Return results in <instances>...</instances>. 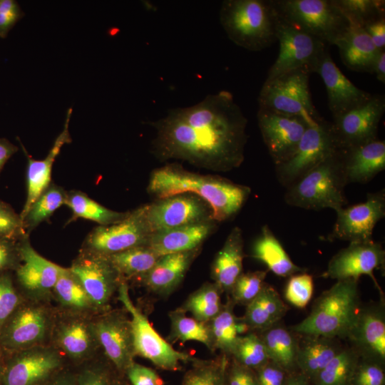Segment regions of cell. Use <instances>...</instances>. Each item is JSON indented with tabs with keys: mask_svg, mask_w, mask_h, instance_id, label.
<instances>
[{
	"mask_svg": "<svg viewBox=\"0 0 385 385\" xmlns=\"http://www.w3.org/2000/svg\"><path fill=\"white\" fill-rule=\"evenodd\" d=\"M247 123L232 94L220 91L194 106L170 109L165 117L151 122L156 130L152 151L162 160L180 159L229 171L244 160Z\"/></svg>",
	"mask_w": 385,
	"mask_h": 385,
	"instance_id": "6da1fadb",
	"label": "cell"
},
{
	"mask_svg": "<svg viewBox=\"0 0 385 385\" xmlns=\"http://www.w3.org/2000/svg\"><path fill=\"white\" fill-rule=\"evenodd\" d=\"M147 190L157 200L183 193L197 195L209 205L215 221H224L237 214L251 191L247 186L190 172L175 164L154 170Z\"/></svg>",
	"mask_w": 385,
	"mask_h": 385,
	"instance_id": "7a4b0ae2",
	"label": "cell"
},
{
	"mask_svg": "<svg viewBox=\"0 0 385 385\" xmlns=\"http://www.w3.org/2000/svg\"><path fill=\"white\" fill-rule=\"evenodd\" d=\"M361 307L359 280H337L316 299L309 315L290 330L301 335L347 339Z\"/></svg>",
	"mask_w": 385,
	"mask_h": 385,
	"instance_id": "3957f363",
	"label": "cell"
},
{
	"mask_svg": "<svg viewBox=\"0 0 385 385\" xmlns=\"http://www.w3.org/2000/svg\"><path fill=\"white\" fill-rule=\"evenodd\" d=\"M277 21L271 0H225L220 10V21L228 38L252 51L277 41Z\"/></svg>",
	"mask_w": 385,
	"mask_h": 385,
	"instance_id": "277c9868",
	"label": "cell"
},
{
	"mask_svg": "<svg viewBox=\"0 0 385 385\" xmlns=\"http://www.w3.org/2000/svg\"><path fill=\"white\" fill-rule=\"evenodd\" d=\"M343 149H339L287 188L288 205L306 210L344 207L347 185L343 164Z\"/></svg>",
	"mask_w": 385,
	"mask_h": 385,
	"instance_id": "5b68a950",
	"label": "cell"
},
{
	"mask_svg": "<svg viewBox=\"0 0 385 385\" xmlns=\"http://www.w3.org/2000/svg\"><path fill=\"white\" fill-rule=\"evenodd\" d=\"M278 16L329 46L350 24L333 0H271Z\"/></svg>",
	"mask_w": 385,
	"mask_h": 385,
	"instance_id": "8992f818",
	"label": "cell"
},
{
	"mask_svg": "<svg viewBox=\"0 0 385 385\" xmlns=\"http://www.w3.org/2000/svg\"><path fill=\"white\" fill-rule=\"evenodd\" d=\"M308 68L292 70L265 80L258 96L259 108L287 115L299 116L311 125L324 118L315 108L309 90Z\"/></svg>",
	"mask_w": 385,
	"mask_h": 385,
	"instance_id": "52a82bcc",
	"label": "cell"
},
{
	"mask_svg": "<svg viewBox=\"0 0 385 385\" xmlns=\"http://www.w3.org/2000/svg\"><path fill=\"white\" fill-rule=\"evenodd\" d=\"M118 298L130 315L135 355L148 359L156 366L168 371H177L180 369L182 362L195 359L188 354L175 349L156 332L145 315L133 303L125 280L120 283Z\"/></svg>",
	"mask_w": 385,
	"mask_h": 385,
	"instance_id": "ba28073f",
	"label": "cell"
},
{
	"mask_svg": "<svg viewBox=\"0 0 385 385\" xmlns=\"http://www.w3.org/2000/svg\"><path fill=\"white\" fill-rule=\"evenodd\" d=\"M339 149L332 122L309 125L291 158L275 165L279 182L287 188Z\"/></svg>",
	"mask_w": 385,
	"mask_h": 385,
	"instance_id": "9c48e42d",
	"label": "cell"
},
{
	"mask_svg": "<svg viewBox=\"0 0 385 385\" xmlns=\"http://www.w3.org/2000/svg\"><path fill=\"white\" fill-rule=\"evenodd\" d=\"M53 328L51 315L46 307L21 302L1 329L0 346L10 353L43 346Z\"/></svg>",
	"mask_w": 385,
	"mask_h": 385,
	"instance_id": "30bf717a",
	"label": "cell"
},
{
	"mask_svg": "<svg viewBox=\"0 0 385 385\" xmlns=\"http://www.w3.org/2000/svg\"><path fill=\"white\" fill-rule=\"evenodd\" d=\"M278 15V14H277ZM277 41L279 51L267 72L266 80L287 71L308 68L314 73L324 51L330 46L309 34L287 23L278 16Z\"/></svg>",
	"mask_w": 385,
	"mask_h": 385,
	"instance_id": "8fae6325",
	"label": "cell"
},
{
	"mask_svg": "<svg viewBox=\"0 0 385 385\" xmlns=\"http://www.w3.org/2000/svg\"><path fill=\"white\" fill-rule=\"evenodd\" d=\"M145 207L129 212L117 223L94 228L86 237L83 250L108 256L146 245L150 233L145 221Z\"/></svg>",
	"mask_w": 385,
	"mask_h": 385,
	"instance_id": "7c38bea8",
	"label": "cell"
},
{
	"mask_svg": "<svg viewBox=\"0 0 385 385\" xmlns=\"http://www.w3.org/2000/svg\"><path fill=\"white\" fill-rule=\"evenodd\" d=\"M70 270L79 279L96 311L108 310L110 302L123 280L108 257L83 250Z\"/></svg>",
	"mask_w": 385,
	"mask_h": 385,
	"instance_id": "4fadbf2b",
	"label": "cell"
},
{
	"mask_svg": "<svg viewBox=\"0 0 385 385\" xmlns=\"http://www.w3.org/2000/svg\"><path fill=\"white\" fill-rule=\"evenodd\" d=\"M145 216L150 234L213 220L209 205L191 193L156 200L146 205Z\"/></svg>",
	"mask_w": 385,
	"mask_h": 385,
	"instance_id": "5bb4252c",
	"label": "cell"
},
{
	"mask_svg": "<svg viewBox=\"0 0 385 385\" xmlns=\"http://www.w3.org/2000/svg\"><path fill=\"white\" fill-rule=\"evenodd\" d=\"M385 112V96L372 94L362 105L333 118L332 129L341 149L378 139V128Z\"/></svg>",
	"mask_w": 385,
	"mask_h": 385,
	"instance_id": "9a60e30c",
	"label": "cell"
},
{
	"mask_svg": "<svg viewBox=\"0 0 385 385\" xmlns=\"http://www.w3.org/2000/svg\"><path fill=\"white\" fill-rule=\"evenodd\" d=\"M337 218L329 241L337 240L367 242L372 240L373 230L385 215L384 190L369 193L366 201L336 211Z\"/></svg>",
	"mask_w": 385,
	"mask_h": 385,
	"instance_id": "2e32d148",
	"label": "cell"
},
{
	"mask_svg": "<svg viewBox=\"0 0 385 385\" xmlns=\"http://www.w3.org/2000/svg\"><path fill=\"white\" fill-rule=\"evenodd\" d=\"M14 354L3 370V385H43L58 373L63 364L54 348L38 346Z\"/></svg>",
	"mask_w": 385,
	"mask_h": 385,
	"instance_id": "e0dca14e",
	"label": "cell"
},
{
	"mask_svg": "<svg viewBox=\"0 0 385 385\" xmlns=\"http://www.w3.org/2000/svg\"><path fill=\"white\" fill-rule=\"evenodd\" d=\"M258 125L274 165L291 158L306 129L311 125L299 116L287 115L259 108Z\"/></svg>",
	"mask_w": 385,
	"mask_h": 385,
	"instance_id": "ac0fdd59",
	"label": "cell"
},
{
	"mask_svg": "<svg viewBox=\"0 0 385 385\" xmlns=\"http://www.w3.org/2000/svg\"><path fill=\"white\" fill-rule=\"evenodd\" d=\"M126 312L125 309H108L93 320L99 347L120 371H125L136 356L130 319Z\"/></svg>",
	"mask_w": 385,
	"mask_h": 385,
	"instance_id": "d6986e66",
	"label": "cell"
},
{
	"mask_svg": "<svg viewBox=\"0 0 385 385\" xmlns=\"http://www.w3.org/2000/svg\"><path fill=\"white\" fill-rule=\"evenodd\" d=\"M384 263L385 252L380 243L374 240L352 242L332 257L322 277L337 281L346 279L359 280L361 275H369L381 292L374 271L384 268Z\"/></svg>",
	"mask_w": 385,
	"mask_h": 385,
	"instance_id": "ffe728a7",
	"label": "cell"
},
{
	"mask_svg": "<svg viewBox=\"0 0 385 385\" xmlns=\"http://www.w3.org/2000/svg\"><path fill=\"white\" fill-rule=\"evenodd\" d=\"M378 303L361 307L356 322L347 337L359 357L382 364L385 361V306Z\"/></svg>",
	"mask_w": 385,
	"mask_h": 385,
	"instance_id": "44dd1931",
	"label": "cell"
},
{
	"mask_svg": "<svg viewBox=\"0 0 385 385\" xmlns=\"http://www.w3.org/2000/svg\"><path fill=\"white\" fill-rule=\"evenodd\" d=\"M329 48L322 53L314 73L324 82L329 108L334 118L362 105L372 94L356 87L347 78L334 62Z\"/></svg>",
	"mask_w": 385,
	"mask_h": 385,
	"instance_id": "7402d4cb",
	"label": "cell"
},
{
	"mask_svg": "<svg viewBox=\"0 0 385 385\" xmlns=\"http://www.w3.org/2000/svg\"><path fill=\"white\" fill-rule=\"evenodd\" d=\"M18 249L21 263L16 270L21 286L37 297L52 292L63 267L40 255L31 247L27 236L19 240Z\"/></svg>",
	"mask_w": 385,
	"mask_h": 385,
	"instance_id": "603a6c76",
	"label": "cell"
},
{
	"mask_svg": "<svg viewBox=\"0 0 385 385\" xmlns=\"http://www.w3.org/2000/svg\"><path fill=\"white\" fill-rule=\"evenodd\" d=\"M54 333L58 347L74 361L88 358L99 347L93 320L86 319L83 314L73 313L63 319Z\"/></svg>",
	"mask_w": 385,
	"mask_h": 385,
	"instance_id": "cb8c5ba5",
	"label": "cell"
},
{
	"mask_svg": "<svg viewBox=\"0 0 385 385\" xmlns=\"http://www.w3.org/2000/svg\"><path fill=\"white\" fill-rule=\"evenodd\" d=\"M200 250L201 247L160 257L140 280L153 293L163 296L171 294L181 283Z\"/></svg>",
	"mask_w": 385,
	"mask_h": 385,
	"instance_id": "d4e9b609",
	"label": "cell"
},
{
	"mask_svg": "<svg viewBox=\"0 0 385 385\" xmlns=\"http://www.w3.org/2000/svg\"><path fill=\"white\" fill-rule=\"evenodd\" d=\"M215 222L209 220L152 233L146 245L158 257L195 250L214 231Z\"/></svg>",
	"mask_w": 385,
	"mask_h": 385,
	"instance_id": "484cf974",
	"label": "cell"
},
{
	"mask_svg": "<svg viewBox=\"0 0 385 385\" xmlns=\"http://www.w3.org/2000/svg\"><path fill=\"white\" fill-rule=\"evenodd\" d=\"M71 114L72 108H71L67 111L63 130L56 138L48 155L43 160H39L32 158L21 144L28 160L26 171V200L22 212L20 214L23 221L33 203L50 185L53 165L57 155L60 153L63 145L71 142V138L68 131V125Z\"/></svg>",
	"mask_w": 385,
	"mask_h": 385,
	"instance_id": "4316f807",
	"label": "cell"
},
{
	"mask_svg": "<svg viewBox=\"0 0 385 385\" xmlns=\"http://www.w3.org/2000/svg\"><path fill=\"white\" fill-rule=\"evenodd\" d=\"M346 183H366L385 168V142L379 139L343 149Z\"/></svg>",
	"mask_w": 385,
	"mask_h": 385,
	"instance_id": "83f0119b",
	"label": "cell"
},
{
	"mask_svg": "<svg viewBox=\"0 0 385 385\" xmlns=\"http://www.w3.org/2000/svg\"><path fill=\"white\" fill-rule=\"evenodd\" d=\"M343 63L350 70L372 73L379 51L363 27L350 24L334 43Z\"/></svg>",
	"mask_w": 385,
	"mask_h": 385,
	"instance_id": "f1b7e54d",
	"label": "cell"
},
{
	"mask_svg": "<svg viewBox=\"0 0 385 385\" xmlns=\"http://www.w3.org/2000/svg\"><path fill=\"white\" fill-rule=\"evenodd\" d=\"M243 247L242 232L235 227L217 253L211 268V277L222 292L230 294L235 281L243 273Z\"/></svg>",
	"mask_w": 385,
	"mask_h": 385,
	"instance_id": "f546056e",
	"label": "cell"
},
{
	"mask_svg": "<svg viewBox=\"0 0 385 385\" xmlns=\"http://www.w3.org/2000/svg\"><path fill=\"white\" fill-rule=\"evenodd\" d=\"M299 335L297 367L307 379L314 380L343 347L339 342V339Z\"/></svg>",
	"mask_w": 385,
	"mask_h": 385,
	"instance_id": "4dcf8cb0",
	"label": "cell"
},
{
	"mask_svg": "<svg viewBox=\"0 0 385 385\" xmlns=\"http://www.w3.org/2000/svg\"><path fill=\"white\" fill-rule=\"evenodd\" d=\"M288 311L277 291L265 283L258 295L246 306L245 314L240 319L251 332H260L279 322Z\"/></svg>",
	"mask_w": 385,
	"mask_h": 385,
	"instance_id": "1f68e13d",
	"label": "cell"
},
{
	"mask_svg": "<svg viewBox=\"0 0 385 385\" xmlns=\"http://www.w3.org/2000/svg\"><path fill=\"white\" fill-rule=\"evenodd\" d=\"M252 256L265 263L270 271L279 277H289L305 271L292 262L267 225L262 227L260 235L255 241Z\"/></svg>",
	"mask_w": 385,
	"mask_h": 385,
	"instance_id": "d6a6232c",
	"label": "cell"
},
{
	"mask_svg": "<svg viewBox=\"0 0 385 385\" xmlns=\"http://www.w3.org/2000/svg\"><path fill=\"white\" fill-rule=\"evenodd\" d=\"M269 359L287 372L297 367L299 335L287 329L279 322L259 332Z\"/></svg>",
	"mask_w": 385,
	"mask_h": 385,
	"instance_id": "836d02e7",
	"label": "cell"
},
{
	"mask_svg": "<svg viewBox=\"0 0 385 385\" xmlns=\"http://www.w3.org/2000/svg\"><path fill=\"white\" fill-rule=\"evenodd\" d=\"M108 257L123 280L141 279L160 257L147 245L132 247Z\"/></svg>",
	"mask_w": 385,
	"mask_h": 385,
	"instance_id": "e575fe53",
	"label": "cell"
},
{
	"mask_svg": "<svg viewBox=\"0 0 385 385\" xmlns=\"http://www.w3.org/2000/svg\"><path fill=\"white\" fill-rule=\"evenodd\" d=\"M60 304L70 312H96L89 297L70 268H64L52 290Z\"/></svg>",
	"mask_w": 385,
	"mask_h": 385,
	"instance_id": "d590c367",
	"label": "cell"
},
{
	"mask_svg": "<svg viewBox=\"0 0 385 385\" xmlns=\"http://www.w3.org/2000/svg\"><path fill=\"white\" fill-rule=\"evenodd\" d=\"M65 204L72 211L70 221L83 218L96 222L100 225H109L123 220L129 213L116 212L105 207L80 191L67 193Z\"/></svg>",
	"mask_w": 385,
	"mask_h": 385,
	"instance_id": "8d00e7d4",
	"label": "cell"
},
{
	"mask_svg": "<svg viewBox=\"0 0 385 385\" xmlns=\"http://www.w3.org/2000/svg\"><path fill=\"white\" fill-rule=\"evenodd\" d=\"M170 333L168 339L185 342L196 341L214 351V345L208 322H202L185 315L180 307L169 312Z\"/></svg>",
	"mask_w": 385,
	"mask_h": 385,
	"instance_id": "74e56055",
	"label": "cell"
},
{
	"mask_svg": "<svg viewBox=\"0 0 385 385\" xmlns=\"http://www.w3.org/2000/svg\"><path fill=\"white\" fill-rule=\"evenodd\" d=\"M220 287L207 282L192 292L180 307L185 312H190L192 317L202 322H209L221 311L223 304Z\"/></svg>",
	"mask_w": 385,
	"mask_h": 385,
	"instance_id": "f35d334b",
	"label": "cell"
},
{
	"mask_svg": "<svg viewBox=\"0 0 385 385\" xmlns=\"http://www.w3.org/2000/svg\"><path fill=\"white\" fill-rule=\"evenodd\" d=\"M235 303L230 297L223 304L221 311L208 322L215 351L231 356L238 337L236 329L237 317L234 314Z\"/></svg>",
	"mask_w": 385,
	"mask_h": 385,
	"instance_id": "ab89813d",
	"label": "cell"
},
{
	"mask_svg": "<svg viewBox=\"0 0 385 385\" xmlns=\"http://www.w3.org/2000/svg\"><path fill=\"white\" fill-rule=\"evenodd\" d=\"M359 359L351 347H343L314 379V385H350Z\"/></svg>",
	"mask_w": 385,
	"mask_h": 385,
	"instance_id": "60d3db41",
	"label": "cell"
},
{
	"mask_svg": "<svg viewBox=\"0 0 385 385\" xmlns=\"http://www.w3.org/2000/svg\"><path fill=\"white\" fill-rule=\"evenodd\" d=\"M184 376L182 385H227L229 356L221 354L210 360L195 359Z\"/></svg>",
	"mask_w": 385,
	"mask_h": 385,
	"instance_id": "b9f144b4",
	"label": "cell"
},
{
	"mask_svg": "<svg viewBox=\"0 0 385 385\" xmlns=\"http://www.w3.org/2000/svg\"><path fill=\"white\" fill-rule=\"evenodd\" d=\"M66 194L61 188L52 184L33 203L24 222L29 233L40 223L47 220L58 207L65 204Z\"/></svg>",
	"mask_w": 385,
	"mask_h": 385,
	"instance_id": "7bdbcfd3",
	"label": "cell"
},
{
	"mask_svg": "<svg viewBox=\"0 0 385 385\" xmlns=\"http://www.w3.org/2000/svg\"><path fill=\"white\" fill-rule=\"evenodd\" d=\"M231 356L240 364L251 369H258L270 361L265 344L255 332L238 337Z\"/></svg>",
	"mask_w": 385,
	"mask_h": 385,
	"instance_id": "ee69618b",
	"label": "cell"
},
{
	"mask_svg": "<svg viewBox=\"0 0 385 385\" xmlns=\"http://www.w3.org/2000/svg\"><path fill=\"white\" fill-rule=\"evenodd\" d=\"M350 24L364 27L385 16L384 0H333Z\"/></svg>",
	"mask_w": 385,
	"mask_h": 385,
	"instance_id": "f6af8a7d",
	"label": "cell"
},
{
	"mask_svg": "<svg viewBox=\"0 0 385 385\" xmlns=\"http://www.w3.org/2000/svg\"><path fill=\"white\" fill-rule=\"evenodd\" d=\"M266 276L267 271L262 270L242 273L229 294L235 304L247 306L251 302L262 290Z\"/></svg>",
	"mask_w": 385,
	"mask_h": 385,
	"instance_id": "bcb514c9",
	"label": "cell"
},
{
	"mask_svg": "<svg viewBox=\"0 0 385 385\" xmlns=\"http://www.w3.org/2000/svg\"><path fill=\"white\" fill-rule=\"evenodd\" d=\"M313 292V277L304 272L289 277L284 288V296L289 303L303 309L311 300Z\"/></svg>",
	"mask_w": 385,
	"mask_h": 385,
	"instance_id": "7dc6e473",
	"label": "cell"
},
{
	"mask_svg": "<svg viewBox=\"0 0 385 385\" xmlns=\"http://www.w3.org/2000/svg\"><path fill=\"white\" fill-rule=\"evenodd\" d=\"M26 236L27 232L21 215L0 200V239L17 241Z\"/></svg>",
	"mask_w": 385,
	"mask_h": 385,
	"instance_id": "c3c4849f",
	"label": "cell"
},
{
	"mask_svg": "<svg viewBox=\"0 0 385 385\" xmlns=\"http://www.w3.org/2000/svg\"><path fill=\"white\" fill-rule=\"evenodd\" d=\"M383 365L378 361L359 357L350 385H384Z\"/></svg>",
	"mask_w": 385,
	"mask_h": 385,
	"instance_id": "681fc988",
	"label": "cell"
},
{
	"mask_svg": "<svg viewBox=\"0 0 385 385\" xmlns=\"http://www.w3.org/2000/svg\"><path fill=\"white\" fill-rule=\"evenodd\" d=\"M21 300L16 290L11 277L0 272V332Z\"/></svg>",
	"mask_w": 385,
	"mask_h": 385,
	"instance_id": "f907efd6",
	"label": "cell"
},
{
	"mask_svg": "<svg viewBox=\"0 0 385 385\" xmlns=\"http://www.w3.org/2000/svg\"><path fill=\"white\" fill-rule=\"evenodd\" d=\"M24 14L14 0H0V38H4Z\"/></svg>",
	"mask_w": 385,
	"mask_h": 385,
	"instance_id": "816d5d0a",
	"label": "cell"
},
{
	"mask_svg": "<svg viewBox=\"0 0 385 385\" xmlns=\"http://www.w3.org/2000/svg\"><path fill=\"white\" fill-rule=\"evenodd\" d=\"M125 372L131 385H163V379L153 369L135 361Z\"/></svg>",
	"mask_w": 385,
	"mask_h": 385,
	"instance_id": "f5cc1de1",
	"label": "cell"
},
{
	"mask_svg": "<svg viewBox=\"0 0 385 385\" xmlns=\"http://www.w3.org/2000/svg\"><path fill=\"white\" fill-rule=\"evenodd\" d=\"M257 370L258 385H284L289 377V372L270 360Z\"/></svg>",
	"mask_w": 385,
	"mask_h": 385,
	"instance_id": "db71d44e",
	"label": "cell"
},
{
	"mask_svg": "<svg viewBox=\"0 0 385 385\" xmlns=\"http://www.w3.org/2000/svg\"><path fill=\"white\" fill-rule=\"evenodd\" d=\"M20 256L15 240L0 239V272L18 267Z\"/></svg>",
	"mask_w": 385,
	"mask_h": 385,
	"instance_id": "11a10c76",
	"label": "cell"
},
{
	"mask_svg": "<svg viewBox=\"0 0 385 385\" xmlns=\"http://www.w3.org/2000/svg\"><path fill=\"white\" fill-rule=\"evenodd\" d=\"M227 385H258L257 376L251 369L247 368L233 359L227 369Z\"/></svg>",
	"mask_w": 385,
	"mask_h": 385,
	"instance_id": "9f6ffc18",
	"label": "cell"
},
{
	"mask_svg": "<svg viewBox=\"0 0 385 385\" xmlns=\"http://www.w3.org/2000/svg\"><path fill=\"white\" fill-rule=\"evenodd\" d=\"M77 385H114L107 372L98 366L83 369L76 376Z\"/></svg>",
	"mask_w": 385,
	"mask_h": 385,
	"instance_id": "6f0895ef",
	"label": "cell"
},
{
	"mask_svg": "<svg viewBox=\"0 0 385 385\" xmlns=\"http://www.w3.org/2000/svg\"><path fill=\"white\" fill-rule=\"evenodd\" d=\"M375 46L379 51L385 48V16L376 19L364 27Z\"/></svg>",
	"mask_w": 385,
	"mask_h": 385,
	"instance_id": "680465c9",
	"label": "cell"
},
{
	"mask_svg": "<svg viewBox=\"0 0 385 385\" xmlns=\"http://www.w3.org/2000/svg\"><path fill=\"white\" fill-rule=\"evenodd\" d=\"M18 150V148L6 138H0V172L7 160Z\"/></svg>",
	"mask_w": 385,
	"mask_h": 385,
	"instance_id": "91938a15",
	"label": "cell"
},
{
	"mask_svg": "<svg viewBox=\"0 0 385 385\" xmlns=\"http://www.w3.org/2000/svg\"><path fill=\"white\" fill-rule=\"evenodd\" d=\"M43 385H77L76 376L70 373H58Z\"/></svg>",
	"mask_w": 385,
	"mask_h": 385,
	"instance_id": "94428289",
	"label": "cell"
},
{
	"mask_svg": "<svg viewBox=\"0 0 385 385\" xmlns=\"http://www.w3.org/2000/svg\"><path fill=\"white\" fill-rule=\"evenodd\" d=\"M376 78L381 83H385V51H381L376 58L374 66L373 73Z\"/></svg>",
	"mask_w": 385,
	"mask_h": 385,
	"instance_id": "6125c7cd",
	"label": "cell"
},
{
	"mask_svg": "<svg viewBox=\"0 0 385 385\" xmlns=\"http://www.w3.org/2000/svg\"><path fill=\"white\" fill-rule=\"evenodd\" d=\"M284 385H309L308 379L302 374L289 376Z\"/></svg>",
	"mask_w": 385,
	"mask_h": 385,
	"instance_id": "be15d7a7",
	"label": "cell"
},
{
	"mask_svg": "<svg viewBox=\"0 0 385 385\" xmlns=\"http://www.w3.org/2000/svg\"><path fill=\"white\" fill-rule=\"evenodd\" d=\"M2 372H3V370H1V366H0V382H1Z\"/></svg>",
	"mask_w": 385,
	"mask_h": 385,
	"instance_id": "e7e4bbea",
	"label": "cell"
},
{
	"mask_svg": "<svg viewBox=\"0 0 385 385\" xmlns=\"http://www.w3.org/2000/svg\"><path fill=\"white\" fill-rule=\"evenodd\" d=\"M114 385H127V384H122V383H114Z\"/></svg>",
	"mask_w": 385,
	"mask_h": 385,
	"instance_id": "03108f58",
	"label": "cell"
}]
</instances>
